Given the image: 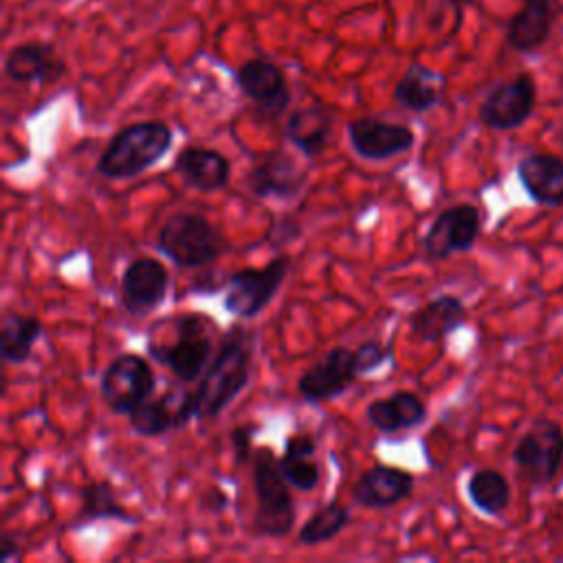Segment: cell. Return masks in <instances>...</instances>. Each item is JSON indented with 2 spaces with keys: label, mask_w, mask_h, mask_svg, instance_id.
<instances>
[{
  "label": "cell",
  "mask_w": 563,
  "mask_h": 563,
  "mask_svg": "<svg viewBox=\"0 0 563 563\" xmlns=\"http://www.w3.org/2000/svg\"><path fill=\"white\" fill-rule=\"evenodd\" d=\"M253 490L257 501L253 528L271 539L286 537L297 519L295 499L279 468V457L271 446H257L253 451Z\"/></svg>",
  "instance_id": "cell-5"
},
{
  "label": "cell",
  "mask_w": 563,
  "mask_h": 563,
  "mask_svg": "<svg viewBox=\"0 0 563 563\" xmlns=\"http://www.w3.org/2000/svg\"><path fill=\"white\" fill-rule=\"evenodd\" d=\"M42 334V321L31 314L7 312L0 328V352L7 363H24L33 354V345Z\"/></svg>",
  "instance_id": "cell-27"
},
{
  "label": "cell",
  "mask_w": 563,
  "mask_h": 563,
  "mask_svg": "<svg viewBox=\"0 0 563 563\" xmlns=\"http://www.w3.org/2000/svg\"><path fill=\"white\" fill-rule=\"evenodd\" d=\"M200 504H202V508L209 510V512H222V510L227 508L229 499H227V495H224L220 488H213V490H207V493H205V497H202Z\"/></svg>",
  "instance_id": "cell-33"
},
{
  "label": "cell",
  "mask_w": 563,
  "mask_h": 563,
  "mask_svg": "<svg viewBox=\"0 0 563 563\" xmlns=\"http://www.w3.org/2000/svg\"><path fill=\"white\" fill-rule=\"evenodd\" d=\"M66 66L55 48L44 42H24L4 57V75L13 84H48L64 75Z\"/></svg>",
  "instance_id": "cell-20"
},
{
  "label": "cell",
  "mask_w": 563,
  "mask_h": 563,
  "mask_svg": "<svg viewBox=\"0 0 563 563\" xmlns=\"http://www.w3.org/2000/svg\"><path fill=\"white\" fill-rule=\"evenodd\" d=\"M253 361V336L242 325H231L218 352L202 372L198 387L183 394L178 427L189 420H216L246 387Z\"/></svg>",
  "instance_id": "cell-1"
},
{
  "label": "cell",
  "mask_w": 563,
  "mask_h": 563,
  "mask_svg": "<svg viewBox=\"0 0 563 563\" xmlns=\"http://www.w3.org/2000/svg\"><path fill=\"white\" fill-rule=\"evenodd\" d=\"M334 119L332 112L321 106H306L295 110L284 125V136L290 141L306 158H319L332 141Z\"/></svg>",
  "instance_id": "cell-23"
},
{
  "label": "cell",
  "mask_w": 563,
  "mask_h": 563,
  "mask_svg": "<svg viewBox=\"0 0 563 563\" xmlns=\"http://www.w3.org/2000/svg\"><path fill=\"white\" fill-rule=\"evenodd\" d=\"M365 418L380 433H398L420 427L427 420V405L416 391L398 389L389 396L374 398L365 407Z\"/></svg>",
  "instance_id": "cell-22"
},
{
  "label": "cell",
  "mask_w": 563,
  "mask_h": 563,
  "mask_svg": "<svg viewBox=\"0 0 563 563\" xmlns=\"http://www.w3.org/2000/svg\"><path fill=\"white\" fill-rule=\"evenodd\" d=\"M358 376L361 372L356 363V350L336 345L299 376L297 391L301 400L310 405H321L347 391Z\"/></svg>",
  "instance_id": "cell-10"
},
{
  "label": "cell",
  "mask_w": 563,
  "mask_h": 563,
  "mask_svg": "<svg viewBox=\"0 0 563 563\" xmlns=\"http://www.w3.org/2000/svg\"><path fill=\"white\" fill-rule=\"evenodd\" d=\"M559 0H523L521 9L510 18L506 44L519 53L539 51L554 26Z\"/></svg>",
  "instance_id": "cell-21"
},
{
  "label": "cell",
  "mask_w": 563,
  "mask_h": 563,
  "mask_svg": "<svg viewBox=\"0 0 563 563\" xmlns=\"http://www.w3.org/2000/svg\"><path fill=\"white\" fill-rule=\"evenodd\" d=\"M79 497H81L79 519H77L79 523L97 521V519H119V521H128V523L139 521V517L130 515L128 508L123 504H119L117 490H114L112 482H108V479H97V482L86 484L81 488Z\"/></svg>",
  "instance_id": "cell-28"
},
{
  "label": "cell",
  "mask_w": 563,
  "mask_h": 563,
  "mask_svg": "<svg viewBox=\"0 0 563 563\" xmlns=\"http://www.w3.org/2000/svg\"><path fill=\"white\" fill-rule=\"evenodd\" d=\"M517 178L541 207H563V158L548 152H530L517 163Z\"/></svg>",
  "instance_id": "cell-18"
},
{
  "label": "cell",
  "mask_w": 563,
  "mask_h": 563,
  "mask_svg": "<svg viewBox=\"0 0 563 563\" xmlns=\"http://www.w3.org/2000/svg\"><path fill=\"white\" fill-rule=\"evenodd\" d=\"M290 268V255L279 253L262 268H240L227 277L224 310L238 319L257 317L279 292Z\"/></svg>",
  "instance_id": "cell-6"
},
{
  "label": "cell",
  "mask_w": 563,
  "mask_h": 563,
  "mask_svg": "<svg viewBox=\"0 0 563 563\" xmlns=\"http://www.w3.org/2000/svg\"><path fill=\"white\" fill-rule=\"evenodd\" d=\"M317 453V440L310 433H292L284 442L279 468L288 484L299 493H310L321 482V468L312 460Z\"/></svg>",
  "instance_id": "cell-25"
},
{
  "label": "cell",
  "mask_w": 563,
  "mask_h": 563,
  "mask_svg": "<svg viewBox=\"0 0 563 563\" xmlns=\"http://www.w3.org/2000/svg\"><path fill=\"white\" fill-rule=\"evenodd\" d=\"M156 249L180 268H198L216 262L231 249V244L209 218L191 211H176L161 224Z\"/></svg>",
  "instance_id": "cell-4"
},
{
  "label": "cell",
  "mask_w": 563,
  "mask_h": 563,
  "mask_svg": "<svg viewBox=\"0 0 563 563\" xmlns=\"http://www.w3.org/2000/svg\"><path fill=\"white\" fill-rule=\"evenodd\" d=\"M169 271L156 257L132 260L121 275V306L130 317H147L167 297Z\"/></svg>",
  "instance_id": "cell-12"
},
{
  "label": "cell",
  "mask_w": 563,
  "mask_h": 563,
  "mask_svg": "<svg viewBox=\"0 0 563 563\" xmlns=\"http://www.w3.org/2000/svg\"><path fill=\"white\" fill-rule=\"evenodd\" d=\"M356 350V363H358V372L363 374H372L378 367H383L387 361H391V347L385 345L378 339H369L363 341L361 345L354 347Z\"/></svg>",
  "instance_id": "cell-31"
},
{
  "label": "cell",
  "mask_w": 563,
  "mask_h": 563,
  "mask_svg": "<svg viewBox=\"0 0 563 563\" xmlns=\"http://www.w3.org/2000/svg\"><path fill=\"white\" fill-rule=\"evenodd\" d=\"M451 2H453V7L462 9V7H468V4H473V2H477V0H451Z\"/></svg>",
  "instance_id": "cell-35"
},
{
  "label": "cell",
  "mask_w": 563,
  "mask_h": 563,
  "mask_svg": "<svg viewBox=\"0 0 563 563\" xmlns=\"http://www.w3.org/2000/svg\"><path fill=\"white\" fill-rule=\"evenodd\" d=\"M350 147L363 161H389L413 147L416 134L405 123L383 121L378 117H356L345 128Z\"/></svg>",
  "instance_id": "cell-13"
},
{
  "label": "cell",
  "mask_w": 563,
  "mask_h": 563,
  "mask_svg": "<svg viewBox=\"0 0 563 563\" xmlns=\"http://www.w3.org/2000/svg\"><path fill=\"white\" fill-rule=\"evenodd\" d=\"M172 167L187 187L205 194L220 191L231 180V161L213 147L187 145L176 154Z\"/></svg>",
  "instance_id": "cell-17"
},
{
  "label": "cell",
  "mask_w": 563,
  "mask_h": 563,
  "mask_svg": "<svg viewBox=\"0 0 563 563\" xmlns=\"http://www.w3.org/2000/svg\"><path fill=\"white\" fill-rule=\"evenodd\" d=\"M537 84L532 75L519 73L508 81L497 84L482 101L477 119L490 130H517L534 112Z\"/></svg>",
  "instance_id": "cell-11"
},
{
  "label": "cell",
  "mask_w": 563,
  "mask_h": 563,
  "mask_svg": "<svg viewBox=\"0 0 563 563\" xmlns=\"http://www.w3.org/2000/svg\"><path fill=\"white\" fill-rule=\"evenodd\" d=\"M244 183L257 198H292L306 183V169L286 150L277 147L253 163Z\"/></svg>",
  "instance_id": "cell-15"
},
{
  "label": "cell",
  "mask_w": 563,
  "mask_h": 563,
  "mask_svg": "<svg viewBox=\"0 0 563 563\" xmlns=\"http://www.w3.org/2000/svg\"><path fill=\"white\" fill-rule=\"evenodd\" d=\"M174 132L163 121H141L121 128L101 156L97 172L108 180H130L154 167L172 150Z\"/></svg>",
  "instance_id": "cell-2"
},
{
  "label": "cell",
  "mask_w": 563,
  "mask_h": 563,
  "mask_svg": "<svg viewBox=\"0 0 563 563\" xmlns=\"http://www.w3.org/2000/svg\"><path fill=\"white\" fill-rule=\"evenodd\" d=\"M156 376L150 363L134 352L112 358L99 378L103 405L117 416H130L143 400L154 394Z\"/></svg>",
  "instance_id": "cell-8"
},
{
  "label": "cell",
  "mask_w": 563,
  "mask_h": 563,
  "mask_svg": "<svg viewBox=\"0 0 563 563\" xmlns=\"http://www.w3.org/2000/svg\"><path fill=\"white\" fill-rule=\"evenodd\" d=\"M178 407L180 402L176 407L172 405V394L150 396L128 416L130 427L141 438H158L169 429H178Z\"/></svg>",
  "instance_id": "cell-29"
},
{
  "label": "cell",
  "mask_w": 563,
  "mask_h": 563,
  "mask_svg": "<svg viewBox=\"0 0 563 563\" xmlns=\"http://www.w3.org/2000/svg\"><path fill=\"white\" fill-rule=\"evenodd\" d=\"M413 473L391 464H374L358 475L352 484V501L361 508L385 510L402 499H407L413 490Z\"/></svg>",
  "instance_id": "cell-16"
},
{
  "label": "cell",
  "mask_w": 563,
  "mask_h": 563,
  "mask_svg": "<svg viewBox=\"0 0 563 563\" xmlns=\"http://www.w3.org/2000/svg\"><path fill=\"white\" fill-rule=\"evenodd\" d=\"M235 84L264 119H277L290 103V88L284 70L266 57L244 62L235 70Z\"/></svg>",
  "instance_id": "cell-14"
},
{
  "label": "cell",
  "mask_w": 563,
  "mask_h": 563,
  "mask_svg": "<svg viewBox=\"0 0 563 563\" xmlns=\"http://www.w3.org/2000/svg\"><path fill=\"white\" fill-rule=\"evenodd\" d=\"M512 462L519 475L530 484H552L563 466V427L550 418L534 420L517 440Z\"/></svg>",
  "instance_id": "cell-7"
},
{
  "label": "cell",
  "mask_w": 563,
  "mask_h": 563,
  "mask_svg": "<svg viewBox=\"0 0 563 563\" xmlns=\"http://www.w3.org/2000/svg\"><path fill=\"white\" fill-rule=\"evenodd\" d=\"M20 554V545L11 534H2L0 537V563H9L13 559H18Z\"/></svg>",
  "instance_id": "cell-34"
},
{
  "label": "cell",
  "mask_w": 563,
  "mask_h": 563,
  "mask_svg": "<svg viewBox=\"0 0 563 563\" xmlns=\"http://www.w3.org/2000/svg\"><path fill=\"white\" fill-rule=\"evenodd\" d=\"M172 323V339L156 341L154 336L147 339L150 356L167 367L172 376L180 383H194L202 376L209 361L213 358V343L207 334L209 321L205 314L185 312L169 319Z\"/></svg>",
  "instance_id": "cell-3"
},
{
  "label": "cell",
  "mask_w": 563,
  "mask_h": 563,
  "mask_svg": "<svg viewBox=\"0 0 563 563\" xmlns=\"http://www.w3.org/2000/svg\"><path fill=\"white\" fill-rule=\"evenodd\" d=\"M482 233V213L471 202H457L442 209L422 235V251L429 260H446L453 253H466Z\"/></svg>",
  "instance_id": "cell-9"
},
{
  "label": "cell",
  "mask_w": 563,
  "mask_h": 563,
  "mask_svg": "<svg viewBox=\"0 0 563 563\" xmlns=\"http://www.w3.org/2000/svg\"><path fill=\"white\" fill-rule=\"evenodd\" d=\"M257 431H260V424H253V422L238 424V427L231 429L229 444H231L235 464H246L249 460H253V451H255L253 440H255Z\"/></svg>",
  "instance_id": "cell-32"
},
{
  "label": "cell",
  "mask_w": 563,
  "mask_h": 563,
  "mask_svg": "<svg viewBox=\"0 0 563 563\" xmlns=\"http://www.w3.org/2000/svg\"><path fill=\"white\" fill-rule=\"evenodd\" d=\"M352 515L350 508L343 506L339 499H330L321 504L299 528L297 541L301 545H319L334 539L347 523Z\"/></svg>",
  "instance_id": "cell-30"
},
{
  "label": "cell",
  "mask_w": 563,
  "mask_h": 563,
  "mask_svg": "<svg viewBox=\"0 0 563 563\" xmlns=\"http://www.w3.org/2000/svg\"><path fill=\"white\" fill-rule=\"evenodd\" d=\"M466 495L482 515L499 517L510 504V482L501 471L484 466L466 479Z\"/></svg>",
  "instance_id": "cell-26"
},
{
  "label": "cell",
  "mask_w": 563,
  "mask_h": 563,
  "mask_svg": "<svg viewBox=\"0 0 563 563\" xmlns=\"http://www.w3.org/2000/svg\"><path fill=\"white\" fill-rule=\"evenodd\" d=\"M468 319V310L457 295L444 292L429 299L409 317L411 334L422 343H440Z\"/></svg>",
  "instance_id": "cell-19"
},
{
  "label": "cell",
  "mask_w": 563,
  "mask_h": 563,
  "mask_svg": "<svg viewBox=\"0 0 563 563\" xmlns=\"http://www.w3.org/2000/svg\"><path fill=\"white\" fill-rule=\"evenodd\" d=\"M444 75L422 64H409L394 86V101L411 112H427L442 101Z\"/></svg>",
  "instance_id": "cell-24"
}]
</instances>
